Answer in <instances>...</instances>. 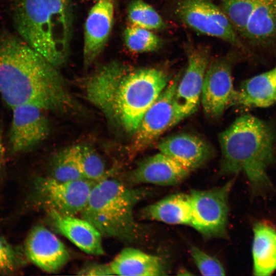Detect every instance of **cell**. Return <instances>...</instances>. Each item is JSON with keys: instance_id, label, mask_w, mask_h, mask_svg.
I'll list each match as a JSON object with an SVG mask.
<instances>
[{"instance_id": "obj_30", "label": "cell", "mask_w": 276, "mask_h": 276, "mask_svg": "<svg viewBox=\"0 0 276 276\" xmlns=\"http://www.w3.org/2000/svg\"><path fill=\"white\" fill-rule=\"evenodd\" d=\"M79 274L92 276L114 275L109 264L97 263L86 265L79 271Z\"/></svg>"}, {"instance_id": "obj_14", "label": "cell", "mask_w": 276, "mask_h": 276, "mask_svg": "<svg viewBox=\"0 0 276 276\" xmlns=\"http://www.w3.org/2000/svg\"><path fill=\"white\" fill-rule=\"evenodd\" d=\"M114 2H96L90 10L84 26L83 64L89 66L98 57L109 37L113 22Z\"/></svg>"}, {"instance_id": "obj_13", "label": "cell", "mask_w": 276, "mask_h": 276, "mask_svg": "<svg viewBox=\"0 0 276 276\" xmlns=\"http://www.w3.org/2000/svg\"><path fill=\"white\" fill-rule=\"evenodd\" d=\"M10 142L14 152L27 151L45 140L49 134V121L44 109L32 104L12 108Z\"/></svg>"}, {"instance_id": "obj_7", "label": "cell", "mask_w": 276, "mask_h": 276, "mask_svg": "<svg viewBox=\"0 0 276 276\" xmlns=\"http://www.w3.org/2000/svg\"><path fill=\"white\" fill-rule=\"evenodd\" d=\"M234 183L233 179L221 186L191 191L192 219L190 226L203 237H226L228 199Z\"/></svg>"}, {"instance_id": "obj_28", "label": "cell", "mask_w": 276, "mask_h": 276, "mask_svg": "<svg viewBox=\"0 0 276 276\" xmlns=\"http://www.w3.org/2000/svg\"><path fill=\"white\" fill-rule=\"evenodd\" d=\"M221 8L239 36L243 38L256 0H219Z\"/></svg>"}, {"instance_id": "obj_18", "label": "cell", "mask_w": 276, "mask_h": 276, "mask_svg": "<svg viewBox=\"0 0 276 276\" xmlns=\"http://www.w3.org/2000/svg\"><path fill=\"white\" fill-rule=\"evenodd\" d=\"M109 265L114 275L158 276L168 272L161 258L132 247L123 249Z\"/></svg>"}, {"instance_id": "obj_21", "label": "cell", "mask_w": 276, "mask_h": 276, "mask_svg": "<svg viewBox=\"0 0 276 276\" xmlns=\"http://www.w3.org/2000/svg\"><path fill=\"white\" fill-rule=\"evenodd\" d=\"M252 257L254 275H270L276 271V228L271 224L261 221L254 224Z\"/></svg>"}, {"instance_id": "obj_2", "label": "cell", "mask_w": 276, "mask_h": 276, "mask_svg": "<svg viewBox=\"0 0 276 276\" xmlns=\"http://www.w3.org/2000/svg\"><path fill=\"white\" fill-rule=\"evenodd\" d=\"M169 82L168 75L161 70L129 71L122 64L112 61L88 78L84 91L88 101L108 121L133 134Z\"/></svg>"}, {"instance_id": "obj_9", "label": "cell", "mask_w": 276, "mask_h": 276, "mask_svg": "<svg viewBox=\"0 0 276 276\" xmlns=\"http://www.w3.org/2000/svg\"><path fill=\"white\" fill-rule=\"evenodd\" d=\"M179 77L169 81L158 98L143 117L128 151L133 156L144 151L165 131L179 123L174 106V95Z\"/></svg>"}, {"instance_id": "obj_19", "label": "cell", "mask_w": 276, "mask_h": 276, "mask_svg": "<svg viewBox=\"0 0 276 276\" xmlns=\"http://www.w3.org/2000/svg\"><path fill=\"white\" fill-rule=\"evenodd\" d=\"M243 38L258 47L276 42V0L255 1Z\"/></svg>"}, {"instance_id": "obj_27", "label": "cell", "mask_w": 276, "mask_h": 276, "mask_svg": "<svg viewBox=\"0 0 276 276\" xmlns=\"http://www.w3.org/2000/svg\"><path fill=\"white\" fill-rule=\"evenodd\" d=\"M28 261L23 247L10 243L0 235V275H14Z\"/></svg>"}, {"instance_id": "obj_5", "label": "cell", "mask_w": 276, "mask_h": 276, "mask_svg": "<svg viewBox=\"0 0 276 276\" xmlns=\"http://www.w3.org/2000/svg\"><path fill=\"white\" fill-rule=\"evenodd\" d=\"M147 194L146 190L131 188L108 176L95 182L80 214L102 236L136 241L143 230L134 219L133 210Z\"/></svg>"}, {"instance_id": "obj_29", "label": "cell", "mask_w": 276, "mask_h": 276, "mask_svg": "<svg viewBox=\"0 0 276 276\" xmlns=\"http://www.w3.org/2000/svg\"><path fill=\"white\" fill-rule=\"evenodd\" d=\"M190 255L199 271L203 275H224L225 269L216 258L211 256L200 248L193 246L190 248Z\"/></svg>"}, {"instance_id": "obj_12", "label": "cell", "mask_w": 276, "mask_h": 276, "mask_svg": "<svg viewBox=\"0 0 276 276\" xmlns=\"http://www.w3.org/2000/svg\"><path fill=\"white\" fill-rule=\"evenodd\" d=\"M23 248L28 261L48 272L58 271L70 259V253L62 241L40 225L31 229Z\"/></svg>"}, {"instance_id": "obj_1", "label": "cell", "mask_w": 276, "mask_h": 276, "mask_svg": "<svg viewBox=\"0 0 276 276\" xmlns=\"http://www.w3.org/2000/svg\"><path fill=\"white\" fill-rule=\"evenodd\" d=\"M0 95L11 108L32 104L65 113L81 109L57 67L12 35L0 36Z\"/></svg>"}, {"instance_id": "obj_23", "label": "cell", "mask_w": 276, "mask_h": 276, "mask_svg": "<svg viewBox=\"0 0 276 276\" xmlns=\"http://www.w3.org/2000/svg\"><path fill=\"white\" fill-rule=\"evenodd\" d=\"M51 177L61 181L85 179L82 173L78 155V145L59 152L51 166Z\"/></svg>"}, {"instance_id": "obj_22", "label": "cell", "mask_w": 276, "mask_h": 276, "mask_svg": "<svg viewBox=\"0 0 276 276\" xmlns=\"http://www.w3.org/2000/svg\"><path fill=\"white\" fill-rule=\"evenodd\" d=\"M141 217L169 224L190 225L192 205L190 194L176 193L150 204L141 211Z\"/></svg>"}, {"instance_id": "obj_25", "label": "cell", "mask_w": 276, "mask_h": 276, "mask_svg": "<svg viewBox=\"0 0 276 276\" xmlns=\"http://www.w3.org/2000/svg\"><path fill=\"white\" fill-rule=\"evenodd\" d=\"M124 39L128 49L136 53L155 51L163 44L162 38L151 30L130 25L124 30Z\"/></svg>"}, {"instance_id": "obj_31", "label": "cell", "mask_w": 276, "mask_h": 276, "mask_svg": "<svg viewBox=\"0 0 276 276\" xmlns=\"http://www.w3.org/2000/svg\"><path fill=\"white\" fill-rule=\"evenodd\" d=\"M5 160V152L2 139L0 134V167L4 164Z\"/></svg>"}, {"instance_id": "obj_10", "label": "cell", "mask_w": 276, "mask_h": 276, "mask_svg": "<svg viewBox=\"0 0 276 276\" xmlns=\"http://www.w3.org/2000/svg\"><path fill=\"white\" fill-rule=\"evenodd\" d=\"M231 55L210 61L205 74L201 102L205 113L211 118L221 117L235 104L237 89L233 84Z\"/></svg>"}, {"instance_id": "obj_11", "label": "cell", "mask_w": 276, "mask_h": 276, "mask_svg": "<svg viewBox=\"0 0 276 276\" xmlns=\"http://www.w3.org/2000/svg\"><path fill=\"white\" fill-rule=\"evenodd\" d=\"M187 65L182 78L179 80L174 95V106L178 122L194 113L201 102L205 74L210 62L206 47L190 48Z\"/></svg>"}, {"instance_id": "obj_17", "label": "cell", "mask_w": 276, "mask_h": 276, "mask_svg": "<svg viewBox=\"0 0 276 276\" xmlns=\"http://www.w3.org/2000/svg\"><path fill=\"white\" fill-rule=\"evenodd\" d=\"M48 212L55 229L83 251L95 256L104 254L102 235L88 221L53 210Z\"/></svg>"}, {"instance_id": "obj_15", "label": "cell", "mask_w": 276, "mask_h": 276, "mask_svg": "<svg viewBox=\"0 0 276 276\" xmlns=\"http://www.w3.org/2000/svg\"><path fill=\"white\" fill-rule=\"evenodd\" d=\"M159 151L168 156L190 172L209 161L213 154L212 146L202 137L189 133L173 134L158 144Z\"/></svg>"}, {"instance_id": "obj_26", "label": "cell", "mask_w": 276, "mask_h": 276, "mask_svg": "<svg viewBox=\"0 0 276 276\" xmlns=\"http://www.w3.org/2000/svg\"><path fill=\"white\" fill-rule=\"evenodd\" d=\"M80 169L85 179L97 182L109 176L104 160L92 147L78 145Z\"/></svg>"}, {"instance_id": "obj_24", "label": "cell", "mask_w": 276, "mask_h": 276, "mask_svg": "<svg viewBox=\"0 0 276 276\" xmlns=\"http://www.w3.org/2000/svg\"><path fill=\"white\" fill-rule=\"evenodd\" d=\"M127 16L130 25L149 30H158L166 25L159 14L143 0H134L128 7Z\"/></svg>"}, {"instance_id": "obj_20", "label": "cell", "mask_w": 276, "mask_h": 276, "mask_svg": "<svg viewBox=\"0 0 276 276\" xmlns=\"http://www.w3.org/2000/svg\"><path fill=\"white\" fill-rule=\"evenodd\" d=\"M235 104L260 108L276 104V66L244 81L237 89Z\"/></svg>"}, {"instance_id": "obj_16", "label": "cell", "mask_w": 276, "mask_h": 276, "mask_svg": "<svg viewBox=\"0 0 276 276\" xmlns=\"http://www.w3.org/2000/svg\"><path fill=\"white\" fill-rule=\"evenodd\" d=\"M190 171L171 157L159 152L142 160L129 174L132 184L173 186L182 182Z\"/></svg>"}, {"instance_id": "obj_8", "label": "cell", "mask_w": 276, "mask_h": 276, "mask_svg": "<svg viewBox=\"0 0 276 276\" xmlns=\"http://www.w3.org/2000/svg\"><path fill=\"white\" fill-rule=\"evenodd\" d=\"M176 12L180 19L195 31L220 39L251 55L221 7L211 0H182Z\"/></svg>"}, {"instance_id": "obj_6", "label": "cell", "mask_w": 276, "mask_h": 276, "mask_svg": "<svg viewBox=\"0 0 276 276\" xmlns=\"http://www.w3.org/2000/svg\"><path fill=\"white\" fill-rule=\"evenodd\" d=\"M95 182L86 179L61 181L51 176L38 177L32 182L27 202L31 206L75 215L85 208Z\"/></svg>"}, {"instance_id": "obj_4", "label": "cell", "mask_w": 276, "mask_h": 276, "mask_svg": "<svg viewBox=\"0 0 276 276\" xmlns=\"http://www.w3.org/2000/svg\"><path fill=\"white\" fill-rule=\"evenodd\" d=\"M14 21L22 39L56 67L67 60L73 27L71 0H16Z\"/></svg>"}, {"instance_id": "obj_32", "label": "cell", "mask_w": 276, "mask_h": 276, "mask_svg": "<svg viewBox=\"0 0 276 276\" xmlns=\"http://www.w3.org/2000/svg\"><path fill=\"white\" fill-rule=\"evenodd\" d=\"M93 1H95L97 2V1H101V0H93ZM109 1H111L114 2V1H115L116 0H109Z\"/></svg>"}, {"instance_id": "obj_3", "label": "cell", "mask_w": 276, "mask_h": 276, "mask_svg": "<svg viewBox=\"0 0 276 276\" xmlns=\"http://www.w3.org/2000/svg\"><path fill=\"white\" fill-rule=\"evenodd\" d=\"M274 140L273 129L265 122L250 114L239 117L219 136L221 172L244 174L253 194L272 190L267 170L274 159Z\"/></svg>"}]
</instances>
